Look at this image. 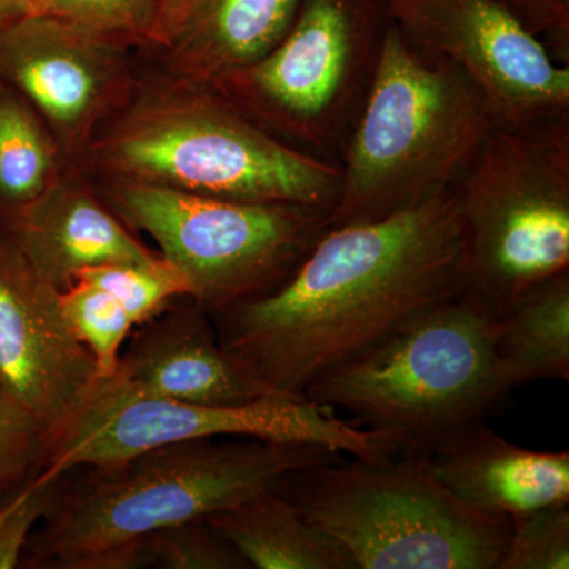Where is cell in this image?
I'll use <instances>...</instances> for the list:
<instances>
[{"mask_svg":"<svg viewBox=\"0 0 569 569\" xmlns=\"http://www.w3.org/2000/svg\"><path fill=\"white\" fill-rule=\"evenodd\" d=\"M179 301V299H178ZM132 331L114 373L92 396L159 397L241 406L276 396L219 342L211 316L187 296Z\"/></svg>","mask_w":569,"mask_h":569,"instance_id":"cell-14","label":"cell"},{"mask_svg":"<svg viewBox=\"0 0 569 569\" xmlns=\"http://www.w3.org/2000/svg\"><path fill=\"white\" fill-rule=\"evenodd\" d=\"M134 568L246 569L249 565L204 519H197L141 539Z\"/></svg>","mask_w":569,"mask_h":569,"instance_id":"cell-24","label":"cell"},{"mask_svg":"<svg viewBox=\"0 0 569 569\" xmlns=\"http://www.w3.org/2000/svg\"><path fill=\"white\" fill-rule=\"evenodd\" d=\"M389 20V0H301L268 54L211 88L280 140L337 162Z\"/></svg>","mask_w":569,"mask_h":569,"instance_id":"cell-8","label":"cell"},{"mask_svg":"<svg viewBox=\"0 0 569 569\" xmlns=\"http://www.w3.org/2000/svg\"><path fill=\"white\" fill-rule=\"evenodd\" d=\"M0 228L33 271L59 291L84 269L156 258L91 190L61 176L33 203L0 220Z\"/></svg>","mask_w":569,"mask_h":569,"instance_id":"cell-15","label":"cell"},{"mask_svg":"<svg viewBox=\"0 0 569 569\" xmlns=\"http://www.w3.org/2000/svg\"><path fill=\"white\" fill-rule=\"evenodd\" d=\"M301 0H163L153 43L183 80L211 88L268 54L290 29Z\"/></svg>","mask_w":569,"mask_h":569,"instance_id":"cell-17","label":"cell"},{"mask_svg":"<svg viewBox=\"0 0 569 569\" xmlns=\"http://www.w3.org/2000/svg\"><path fill=\"white\" fill-rule=\"evenodd\" d=\"M497 325V313L462 290L332 370L305 399L342 408L353 425L391 437L397 455H425L507 400L493 348Z\"/></svg>","mask_w":569,"mask_h":569,"instance_id":"cell-5","label":"cell"},{"mask_svg":"<svg viewBox=\"0 0 569 569\" xmlns=\"http://www.w3.org/2000/svg\"><path fill=\"white\" fill-rule=\"evenodd\" d=\"M342 459L313 445L213 438L149 449L80 468L56 485L26 567L133 569L138 542L153 531L206 519L247 498L282 489L299 468Z\"/></svg>","mask_w":569,"mask_h":569,"instance_id":"cell-2","label":"cell"},{"mask_svg":"<svg viewBox=\"0 0 569 569\" xmlns=\"http://www.w3.org/2000/svg\"><path fill=\"white\" fill-rule=\"evenodd\" d=\"M257 569H356L348 550L313 526L282 489L266 490L204 519Z\"/></svg>","mask_w":569,"mask_h":569,"instance_id":"cell-18","label":"cell"},{"mask_svg":"<svg viewBox=\"0 0 569 569\" xmlns=\"http://www.w3.org/2000/svg\"><path fill=\"white\" fill-rule=\"evenodd\" d=\"M452 189L376 222L331 227L279 288L211 318L220 346L276 396L307 388L463 290Z\"/></svg>","mask_w":569,"mask_h":569,"instance_id":"cell-1","label":"cell"},{"mask_svg":"<svg viewBox=\"0 0 569 569\" xmlns=\"http://www.w3.org/2000/svg\"><path fill=\"white\" fill-rule=\"evenodd\" d=\"M498 372L509 392L538 380H569V272L520 296L498 318Z\"/></svg>","mask_w":569,"mask_h":569,"instance_id":"cell-19","label":"cell"},{"mask_svg":"<svg viewBox=\"0 0 569 569\" xmlns=\"http://www.w3.org/2000/svg\"><path fill=\"white\" fill-rule=\"evenodd\" d=\"M58 481L43 485L29 478L24 488L0 508V569L20 567L29 538L50 507Z\"/></svg>","mask_w":569,"mask_h":569,"instance_id":"cell-27","label":"cell"},{"mask_svg":"<svg viewBox=\"0 0 569 569\" xmlns=\"http://www.w3.org/2000/svg\"><path fill=\"white\" fill-rule=\"evenodd\" d=\"M50 441L48 426L0 385V496L39 471Z\"/></svg>","mask_w":569,"mask_h":569,"instance_id":"cell-26","label":"cell"},{"mask_svg":"<svg viewBox=\"0 0 569 569\" xmlns=\"http://www.w3.org/2000/svg\"><path fill=\"white\" fill-rule=\"evenodd\" d=\"M0 82L24 97L59 148H88L97 127L126 102V47L39 14L0 17Z\"/></svg>","mask_w":569,"mask_h":569,"instance_id":"cell-12","label":"cell"},{"mask_svg":"<svg viewBox=\"0 0 569 569\" xmlns=\"http://www.w3.org/2000/svg\"><path fill=\"white\" fill-rule=\"evenodd\" d=\"M511 522L497 569L569 568V503L533 509Z\"/></svg>","mask_w":569,"mask_h":569,"instance_id":"cell-25","label":"cell"},{"mask_svg":"<svg viewBox=\"0 0 569 569\" xmlns=\"http://www.w3.org/2000/svg\"><path fill=\"white\" fill-rule=\"evenodd\" d=\"M107 197L122 222L159 244L209 316L274 291L328 230V209L312 206L246 203L133 181L110 183Z\"/></svg>","mask_w":569,"mask_h":569,"instance_id":"cell-9","label":"cell"},{"mask_svg":"<svg viewBox=\"0 0 569 569\" xmlns=\"http://www.w3.org/2000/svg\"><path fill=\"white\" fill-rule=\"evenodd\" d=\"M67 323L96 359L100 380L114 373L133 320L121 302L96 284L74 280L59 295Z\"/></svg>","mask_w":569,"mask_h":569,"instance_id":"cell-22","label":"cell"},{"mask_svg":"<svg viewBox=\"0 0 569 569\" xmlns=\"http://www.w3.org/2000/svg\"><path fill=\"white\" fill-rule=\"evenodd\" d=\"M389 14L418 47L459 67L500 123L569 111V66L498 0H389Z\"/></svg>","mask_w":569,"mask_h":569,"instance_id":"cell-11","label":"cell"},{"mask_svg":"<svg viewBox=\"0 0 569 569\" xmlns=\"http://www.w3.org/2000/svg\"><path fill=\"white\" fill-rule=\"evenodd\" d=\"M421 458L459 500L488 515L511 519L569 503L568 451L520 448L485 421L456 430Z\"/></svg>","mask_w":569,"mask_h":569,"instance_id":"cell-16","label":"cell"},{"mask_svg":"<svg viewBox=\"0 0 569 569\" xmlns=\"http://www.w3.org/2000/svg\"><path fill=\"white\" fill-rule=\"evenodd\" d=\"M452 192L463 290L500 318L535 284L569 272V111L498 123Z\"/></svg>","mask_w":569,"mask_h":569,"instance_id":"cell-7","label":"cell"},{"mask_svg":"<svg viewBox=\"0 0 569 569\" xmlns=\"http://www.w3.org/2000/svg\"><path fill=\"white\" fill-rule=\"evenodd\" d=\"M82 280L114 296L133 320L134 328L162 313L178 299L189 296L186 277L164 258L146 263H112L78 272Z\"/></svg>","mask_w":569,"mask_h":569,"instance_id":"cell-23","label":"cell"},{"mask_svg":"<svg viewBox=\"0 0 569 569\" xmlns=\"http://www.w3.org/2000/svg\"><path fill=\"white\" fill-rule=\"evenodd\" d=\"M500 123L459 67L389 20L365 103L337 163L328 228L376 222L452 189Z\"/></svg>","mask_w":569,"mask_h":569,"instance_id":"cell-3","label":"cell"},{"mask_svg":"<svg viewBox=\"0 0 569 569\" xmlns=\"http://www.w3.org/2000/svg\"><path fill=\"white\" fill-rule=\"evenodd\" d=\"M59 146L36 108L0 82V220L47 192L59 176Z\"/></svg>","mask_w":569,"mask_h":569,"instance_id":"cell-20","label":"cell"},{"mask_svg":"<svg viewBox=\"0 0 569 569\" xmlns=\"http://www.w3.org/2000/svg\"><path fill=\"white\" fill-rule=\"evenodd\" d=\"M548 48L552 58L569 66V0H498Z\"/></svg>","mask_w":569,"mask_h":569,"instance_id":"cell-28","label":"cell"},{"mask_svg":"<svg viewBox=\"0 0 569 569\" xmlns=\"http://www.w3.org/2000/svg\"><path fill=\"white\" fill-rule=\"evenodd\" d=\"M59 295L0 228V385L48 426L50 445L80 421L100 380Z\"/></svg>","mask_w":569,"mask_h":569,"instance_id":"cell-13","label":"cell"},{"mask_svg":"<svg viewBox=\"0 0 569 569\" xmlns=\"http://www.w3.org/2000/svg\"><path fill=\"white\" fill-rule=\"evenodd\" d=\"M282 490L356 569H497L512 529L459 500L421 456L317 463Z\"/></svg>","mask_w":569,"mask_h":569,"instance_id":"cell-6","label":"cell"},{"mask_svg":"<svg viewBox=\"0 0 569 569\" xmlns=\"http://www.w3.org/2000/svg\"><path fill=\"white\" fill-rule=\"evenodd\" d=\"M89 148L112 181L329 213L339 193L336 160L280 140L212 88L187 80L138 97Z\"/></svg>","mask_w":569,"mask_h":569,"instance_id":"cell-4","label":"cell"},{"mask_svg":"<svg viewBox=\"0 0 569 569\" xmlns=\"http://www.w3.org/2000/svg\"><path fill=\"white\" fill-rule=\"evenodd\" d=\"M20 0H0V17H6Z\"/></svg>","mask_w":569,"mask_h":569,"instance_id":"cell-29","label":"cell"},{"mask_svg":"<svg viewBox=\"0 0 569 569\" xmlns=\"http://www.w3.org/2000/svg\"><path fill=\"white\" fill-rule=\"evenodd\" d=\"M162 7L163 0H20L9 14L51 18L127 47L152 41Z\"/></svg>","mask_w":569,"mask_h":569,"instance_id":"cell-21","label":"cell"},{"mask_svg":"<svg viewBox=\"0 0 569 569\" xmlns=\"http://www.w3.org/2000/svg\"><path fill=\"white\" fill-rule=\"evenodd\" d=\"M217 437L313 445L362 459L391 458L399 451L391 437L337 418L332 408L307 399L268 396L241 406H201L159 397L92 396L80 421L52 441L33 479L47 485L78 467Z\"/></svg>","mask_w":569,"mask_h":569,"instance_id":"cell-10","label":"cell"}]
</instances>
